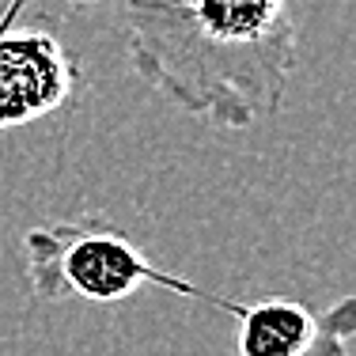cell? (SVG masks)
Returning a JSON list of instances; mask_svg holds the SVG:
<instances>
[{
    "mask_svg": "<svg viewBox=\"0 0 356 356\" xmlns=\"http://www.w3.org/2000/svg\"><path fill=\"white\" fill-rule=\"evenodd\" d=\"M296 49L292 0H125L133 72L220 129H250L284 106Z\"/></svg>",
    "mask_w": 356,
    "mask_h": 356,
    "instance_id": "obj_1",
    "label": "cell"
},
{
    "mask_svg": "<svg viewBox=\"0 0 356 356\" xmlns=\"http://www.w3.org/2000/svg\"><path fill=\"white\" fill-rule=\"evenodd\" d=\"M23 266H27L31 292L46 303H61L65 296H80L88 303H122L137 296L144 284L167 288V292L205 300L213 307L235 315L239 300L205 292L167 269L152 266L144 250L129 239V232L106 224L99 216L65 220L49 227H31L23 235Z\"/></svg>",
    "mask_w": 356,
    "mask_h": 356,
    "instance_id": "obj_2",
    "label": "cell"
},
{
    "mask_svg": "<svg viewBox=\"0 0 356 356\" xmlns=\"http://www.w3.org/2000/svg\"><path fill=\"white\" fill-rule=\"evenodd\" d=\"M31 0H8L4 12H0V31L4 27H15V19L23 15V8H27ZM69 4H103V0H69Z\"/></svg>",
    "mask_w": 356,
    "mask_h": 356,
    "instance_id": "obj_5",
    "label": "cell"
},
{
    "mask_svg": "<svg viewBox=\"0 0 356 356\" xmlns=\"http://www.w3.org/2000/svg\"><path fill=\"white\" fill-rule=\"evenodd\" d=\"M80 65L54 31H0V129L49 118L80 91Z\"/></svg>",
    "mask_w": 356,
    "mask_h": 356,
    "instance_id": "obj_3",
    "label": "cell"
},
{
    "mask_svg": "<svg viewBox=\"0 0 356 356\" xmlns=\"http://www.w3.org/2000/svg\"><path fill=\"white\" fill-rule=\"evenodd\" d=\"M235 356H349L356 334V300L341 296L334 307L315 311L288 296L239 303Z\"/></svg>",
    "mask_w": 356,
    "mask_h": 356,
    "instance_id": "obj_4",
    "label": "cell"
}]
</instances>
